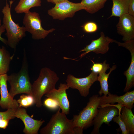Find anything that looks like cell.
<instances>
[{"label":"cell","mask_w":134,"mask_h":134,"mask_svg":"<svg viewBox=\"0 0 134 134\" xmlns=\"http://www.w3.org/2000/svg\"><path fill=\"white\" fill-rule=\"evenodd\" d=\"M59 79L57 74L49 68L45 67L41 69L38 78L32 84V96L37 107L43 105L41 100L42 96L55 88Z\"/></svg>","instance_id":"1"},{"label":"cell","mask_w":134,"mask_h":134,"mask_svg":"<svg viewBox=\"0 0 134 134\" xmlns=\"http://www.w3.org/2000/svg\"><path fill=\"white\" fill-rule=\"evenodd\" d=\"M22 66L17 73L8 75L7 81L10 85L9 94L13 98L16 95L22 93L32 96V84L29 76L28 64L26 51L24 49Z\"/></svg>","instance_id":"2"},{"label":"cell","mask_w":134,"mask_h":134,"mask_svg":"<svg viewBox=\"0 0 134 134\" xmlns=\"http://www.w3.org/2000/svg\"><path fill=\"white\" fill-rule=\"evenodd\" d=\"M6 0L5 6L2 10L3 14L2 20L7 38V45L15 50L17 46L21 40L26 35L25 28L23 26H20L13 20L11 14V8L14 0L9 1L10 5Z\"/></svg>","instance_id":"3"},{"label":"cell","mask_w":134,"mask_h":134,"mask_svg":"<svg viewBox=\"0 0 134 134\" xmlns=\"http://www.w3.org/2000/svg\"><path fill=\"white\" fill-rule=\"evenodd\" d=\"M60 108L51 117L45 126L40 131L41 134H75L72 119H69Z\"/></svg>","instance_id":"4"},{"label":"cell","mask_w":134,"mask_h":134,"mask_svg":"<svg viewBox=\"0 0 134 134\" xmlns=\"http://www.w3.org/2000/svg\"><path fill=\"white\" fill-rule=\"evenodd\" d=\"M100 101V97L98 95L90 97L86 107L78 115H73L72 119L74 127H78L83 129L92 125L93 120L97 113Z\"/></svg>","instance_id":"5"},{"label":"cell","mask_w":134,"mask_h":134,"mask_svg":"<svg viewBox=\"0 0 134 134\" xmlns=\"http://www.w3.org/2000/svg\"><path fill=\"white\" fill-rule=\"evenodd\" d=\"M123 106L119 103L116 104L106 103L100 105L93 120L94 128L91 134H100V129L102 124L105 123L109 125L114 117L119 115Z\"/></svg>","instance_id":"6"},{"label":"cell","mask_w":134,"mask_h":134,"mask_svg":"<svg viewBox=\"0 0 134 134\" xmlns=\"http://www.w3.org/2000/svg\"><path fill=\"white\" fill-rule=\"evenodd\" d=\"M39 14L30 11L25 13L23 23L26 32L32 35V38L34 40L44 39L50 33L55 30L52 28L49 30L44 29L42 27Z\"/></svg>","instance_id":"7"},{"label":"cell","mask_w":134,"mask_h":134,"mask_svg":"<svg viewBox=\"0 0 134 134\" xmlns=\"http://www.w3.org/2000/svg\"><path fill=\"white\" fill-rule=\"evenodd\" d=\"M85 9V7L81 2L76 3L66 0L56 4L48 10V13L54 19L63 20L67 18L72 17L76 12Z\"/></svg>","instance_id":"8"},{"label":"cell","mask_w":134,"mask_h":134,"mask_svg":"<svg viewBox=\"0 0 134 134\" xmlns=\"http://www.w3.org/2000/svg\"><path fill=\"white\" fill-rule=\"evenodd\" d=\"M98 74L92 71L88 76L83 78H77L69 74L67 76L66 84L69 88L78 90L81 96L86 97L89 94L91 86L98 81Z\"/></svg>","instance_id":"9"},{"label":"cell","mask_w":134,"mask_h":134,"mask_svg":"<svg viewBox=\"0 0 134 134\" xmlns=\"http://www.w3.org/2000/svg\"><path fill=\"white\" fill-rule=\"evenodd\" d=\"M14 116L23 122L25 127L23 132L25 134H38L40 128L45 122L42 119L37 120L32 118L28 114L26 109L23 107H19L16 109Z\"/></svg>","instance_id":"10"},{"label":"cell","mask_w":134,"mask_h":134,"mask_svg":"<svg viewBox=\"0 0 134 134\" xmlns=\"http://www.w3.org/2000/svg\"><path fill=\"white\" fill-rule=\"evenodd\" d=\"M100 35L99 38L92 40L89 44L86 45L80 50V52H85L79 56L80 58L90 52H94L97 54H104L108 51L109 44L113 42L114 40L108 36H105L103 32L100 33Z\"/></svg>","instance_id":"11"},{"label":"cell","mask_w":134,"mask_h":134,"mask_svg":"<svg viewBox=\"0 0 134 134\" xmlns=\"http://www.w3.org/2000/svg\"><path fill=\"white\" fill-rule=\"evenodd\" d=\"M66 83H61L58 89L55 88L45 95L47 98L53 99L58 102L62 112L66 115L69 113L70 104L66 90L69 88Z\"/></svg>","instance_id":"12"},{"label":"cell","mask_w":134,"mask_h":134,"mask_svg":"<svg viewBox=\"0 0 134 134\" xmlns=\"http://www.w3.org/2000/svg\"><path fill=\"white\" fill-rule=\"evenodd\" d=\"M117 25V32L122 37L124 42L134 39V17L128 13L120 17Z\"/></svg>","instance_id":"13"},{"label":"cell","mask_w":134,"mask_h":134,"mask_svg":"<svg viewBox=\"0 0 134 134\" xmlns=\"http://www.w3.org/2000/svg\"><path fill=\"white\" fill-rule=\"evenodd\" d=\"M7 74L0 75V106L3 109H16L19 107V104L17 100L14 99L8 92L7 83Z\"/></svg>","instance_id":"14"},{"label":"cell","mask_w":134,"mask_h":134,"mask_svg":"<svg viewBox=\"0 0 134 134\" xmlns=\"http://www.w3.org/2000/svg\"><path fill=\"white\" fill-rule=\"evenodd\" d=\"M100 106L106 103L114 104L117 102L132 109L134 106V91L126 92L121 96L111 94L109 92L107 96L103 95L100 97Z\"/></svg>","instance_id":"15"},{"label":"cell","mask_w":134,"mask_h":134,"mask_svg":"<svg viewBox=\"0 0 134 134\" xmlns=\"http://www.w3.org/2000/svg\"><path fill=\"white\" fill-rule=\"evenodd\" d=\"M119 46L126 48L130 52L131 56V63L130 66L126 71L124 72L126 77V82L124 91L126 92L134 86V40L121 42L115 40L114 42Z\"/></svg>","instance_id":"16"},{"label":"cell","mask_w":134,"mask_h":134,"mask_svg":"<svg viewBox=\"0 0 134 134\" xmlns=\"http://www.w3.org/2000/svg\"><path fill=\"white\" fill-rule=\"evenodd\" d=\"M106 60L104 61L102 63L103 67L101 70L98 73L97 80L100 83L101 88L99 92L100 96L102 94L107 96L109 92L108 91V79L111 72L115 70L117 67L116 65H113L111 68L110 67L109 64L106 63Z\"/></svg>","instance_id":"17"},{"label":"cell","mask_w":134,"mask_h":134,"mask_svg":"<svg viewBox=\"0 0 134 134\" xmlns=\"http://www.w3.org/2000/svg\"><path fill=\"white\" fill-rule=\"evenodd\" d=\"M119 115L124 123L129 134H134V115L131 109L123 106Z\"/></svg>","instance_id":"18"},{"label":"cell","mask_w":134,"mask_h":134,"mask_svg":"<svg viewBox=\"0 0 134 134\" xmlns=\"http://www.w3.org/2000/svg\"><path fill=\"white\" fill-rule=\"evenodd\" d=\"M14 54L11 56L4 46L0 47V75L7 74L9 71L10 65Z\"/></svg>","instance_id":"19"},{"label":"cell","mask_w":134,"mask_h":134,"mask_svg":"<svg viewBox=\"0 0 134 134\" xmlns=\"http://www.w3.org/2000/svg\"><path fill=\"white\" fill-rule=\"evenodd\" d=\"M113 5L112 13L110 17L114 16L119 17L128 13L130 0H112Z\"/></svg>","instance_id":"20"},{"label":"cell","mask_w":134,"mask_h":134,"mask_svg":"<svg viewBox=\"0 0 134 134\" xmlns=\"http://www.w3.org/2000/svg\"><path fill=\"white\" fill-rule=\"evenodd\" d=\"M41 0H19L14 8L17 14L25 13L30 11L31 8L41 6Z\"/></svg>","instance_id":"21"},{"label":"cell","mask_w":134,"mask_h":134,"mask_svg":"<svg viewBox=\"0 0 134 134\" xmlns=\"http://www.w3.org/2000/svg\"><path fill=\"white\" fill-rule=\"evenodd\" d=\"M107 0H81V2L86 7L85 10L93 14L103 8Z\"/></svg>","instance_id":"22"},{"label":"cell","mask_w":134,"mask_h":134,"mask_svg":"<svg viewBox=\"0 0 134 134\" xmlns=\"http://www.w3.org/2000/svg\"><path fill=\"white\" fill-rule=\"evenodd\" d=\"M23 94L17 100L19 107L27 108L34 103V98L32 96Z\"/></svg>","instance_id":"23"},{"label":"cell","mask_w":134,"mask_h":134,"mask_svg":"<svg viewBox=\"0 0 134 134\" xmlns=\"http://www.w3.org/2000/svg\"><path fill=\"white\" fill-rule=\"evenodd\" d=\"M16 109H9L5 111H0V123L4 120H10L14 118L15 113Z\"/></svg>","instance_id":"24"},{"label":"cell","mask_w":134,"mask_h":134,"mask_svg":"<svg viewBox=\"0 0 134 134\" xmlns=\"http://www.w3.org/2000/svg\"><path fill=\"white\" fill-rule=\"evenodd\" d=\"M82 27L84 31L88 33L94 32L97 30L98 29L97 25L96 23L92 22H87Z\"/></svg>","instance_id":"25"},{"label":"cell","mask_w":134,"mask_h":134,"mask_svg":"<svg viewBox=\"0 0 134 134\" xmlns=\"http://www.w3.org/2000/svg\"><path fill=\"white\" fill-rule=\"evenodd\" d=\"M44 105L48 108L51 110H55L59 106L57 101L51 98H47L43 102Z\"/></svg>","instance_id":"26"},{"label":"cell","mask_w":134,"mask_h":134,"mask_svg":"<svg viewBox=\"0 0 134 134\" xmlns=\"http://www.w3.org/2000/svg\"><path fill=\"white\" fill-rule=\"evenodd\" d=\"M112 120L119 125L122 131V134H129L126 130L125 125L119 115L114 117Z\"/></svg>","instance_id":"27"},{"label":"cell","mask_w":134,"mask_h":134,"mask_svg":"<svg viewBox=\"0 0 134 134\" xmlns=\"http://www.w3.org/2000/svg\"><path fill=\"white\" fill-rule=\"evenodd\" d=\"M93 63L90 69L92 71L98 74L102 70L103 67L102 63H95L93 61L91 60Z\"/></svg>","instance_id":"28"},{"label":"cell","mask_w":134,"mask_h":134,"mask_svg":"<svg viewBox=\"0 0 134 134\" xmlns=\"http://www.w3.org/2000/svg\"><path fill=\"white\" fill-rule=\"evenodd\" d=\"M128 13L134 17V0H130Z\"/></svg>","instance_id":"29"},{"label":"cell","mask_w":134,"mask_h":134,"mask_svg":"<svg viewBox=\"0 0 134 134\" xmlns=\"http://www.w3.org/2000/svg\"><path fill=\"white\" fill-rule=\"evenodd\" d=\"M5 29L4 25L2 24L0 26V40L4 44L7 45V40L2 37V34L5 31Z\"/></svg>","instance_id":"30"},{"label":"cell","mask_w":134,"mask_h":134,"mask_svg":"<svg viewBox=\"0 0 134 134\" xmlns=\"http://www.w3.org/2000/svg\"><path fill=\"white\" fill-rule=\"evenodd\" d=\"M9 120H4L0 123V128L5 129L8 126Z\"/></svg>","instance_id":"31"},{"label":"cell","mask_w":134,"mask_h":134,"mask_svg":"<svg viewBox=\"0 0 134 134\" xmlns=\"http://www.w3.org/2000/svg\"><path fill=\"white\" fill-rule=\"evenodd\" d=\"M49 2L55 4L64 1L66 0H46Z\"/></svg>","instance_id":"32"},{"label":"cell","mask_w":134,"mask_h":134,"mask_svg":"<svg viewBox=\"0 0 134 134\" xmlns=\"http://www.w3.org/2000/svg\"><path fill=\"white\" fill-rule=\"evenodd\" d=\"M1 20L0 18V26H1Z\"/></svg>","instance_id":"33"}]
</instances>
